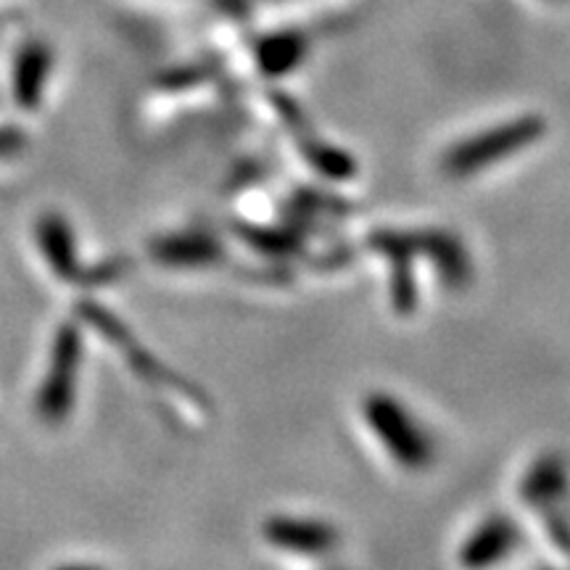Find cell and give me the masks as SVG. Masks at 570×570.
<instances>
[{
	"mask_svg": "<svg viewBox=\"0 0 570 570\" xmlns=\"http://www.w3.org/2000/svg\"><path fill=\"white\" fill-rule=\"evenodd\" d=\"M367 425L373 428L377 441H383L386 452L399 465L407 470H423L433 458V444L428 433L417 425L394 396L373 394L365 404Z\"/></svg>",
	"mask_w": 570,
	"mask_h": 570,
	"instance_id": "6da1fadb",
	"label": "cell"
},
{
	"mask_svg": "<svg viewBox=\"0 0 570 570\" xmlns=\"http://www.w3.org/2000/svg\"><path fill=\"white\" fill-rule=\"evenodd\" d=\"M541 132V125L533 119H520L515 125H504L502 130H491L483 135H475L465 142H460L454 151L446 154L444 167L449 175L454 177H468L481 173V167L502 161L512 156L525 142H531Z\"/></svg>",
	"mask_w": 570,
	"mask_h": 570,
	"instance_id": "7a4b0ae2",
	"label": "cell"
},
{
	"mask_svg": "<svg viewBox=\"0 0 570 570\" xmlns=\"http://www.w3.org/2000/svg\"><path fill=\"white\" fill-rule=\"evenodd\" d=\"M51 48L42 40H30L17 53V63H13V96H17V101L24 109H35L40 104L48 75H51Z\"/></svg>",
	"mask_w": 570,
	"mask_h": 570,
	"instance_id": "3957f363",
	"label": "cell"
},
{
	"mask_svg": "<svg viewBox=\"0 0 570 570\" xmlns=\"http://www.w3.org/2000/svg\"><path fill=\"white\" fill-rule=\"evenodd\" d=\"M75 370H77V341L75 333H61L59 346H56L53 367L48 375L46 391L40 394V407L48 417H61L71 404V391H75Z\"/></svg>",
	"mask_w": 570,
	"mask_h": 570,
	"instance_id": "277c9868",
	"label": "cell"
}]
</instances>
